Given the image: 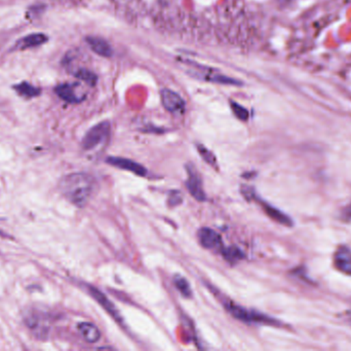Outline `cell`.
<instances>
[{"label": "cell", "mask_w": 351, "mask_h": 351, "mask_svg": "<svg viewBox=\"0 0 351 351\" xmlns=\"http://www.w3.org/2000/svg\"><path fill=\"white\" fill-rule=\"evenodd\" d=\"M88 291H90V294L92 295L93 298L96 299L97 302L113 317V319H117V321H121V317H119V311L115 308L114 305L110 302V301L107 299V297L105 296L103 293H101L100 291L97 290L96 288H93V286H90L88 288Z\"/></svg>", "instance_id": "obj_11"}, {"label": "cell", "mask_w": 351, "mask_h": 351, "mask_svg": "<svg viewBox=\"0 0 351 351\" xmlns=\"http://www.w3.org/2000/svg\"><path fill=\"white\" fill-rule=\"evenodd\" d=\"M106 162L117 168L123 169V170L131 171L139 177H146L147 175V169L142 166L139 163L134 162L129 159L119 158V157H109Z\"/></svg>", "instance_id": "obj_6"}, {"label": "cell", "mask_w": 351, "mask_h": 351, "mask_svg": "<svg viewBox=\"0 0 351 351\" xmlns=\"http://www.w3.org/2000/svg\"><path fill=\"white\" fill-rule=\"evenodd\" d=\"M198 152H199L200 156L202 157L204 161H206L208 164H210V166L217 167V159L216 157L214 156L212 152L208 150V148H204L202 144H198L197 146Z\"/></svg>", "instance_id": "obj_19"}, {"label": "cell", "mask_w": 351, "mask_h": 351, "mask_svg": "<svg viewBox=\"0 0 351 351\" xmlns=\"http://www.w3.org/2000/svg\"><path fill=\"white\" fill-rule=\"evenodd\" d=\"M342 218L344 220H351V204L343 210V214H342Z\"/></svg>", "instance_id": "obj_21"}, {"label": "cell", "mask_w": 351, "mask_h": 351, "mask_svg": "<svg viewBox=\"0 0 351 351\" xmlns=\"http://www.w3.org/2000/svg\"><path fill=\"white\" fill-rule=\"evenodd\" d=\"M78 331L84 340L88 343H95L100 340L101 333L96 326L90 323H82L78 325Z\"/></svg>", "instance_id": "obj_13"}, {"label": "cell", "mask_w": 351, "mask_h": 351, "mask_svg": "<svg viewBox=\"0 0 351 351\" xmlns=\"http://www.w3.org/2000/svg\"><path fill=\"white\" fill-rule=\"evenodd\" d=\"M187 172L188 179L186 181V185H187L188 191L197 201H204L206 194L202 188V179H200L199 174L196 172L193 165H188Z\"/></svg>", "instance_id": "obj_3"}, {"label": "cell", "mask_w": 351, "mask_h": 351, "mask_svg": "<svg viewBox=\"0 0 351 351\" xmlns=\"http://www.w3.org/2000/svg\"><path fill=\"white\" fill-rule=\"evenodd\" d=\"M75 78H77L78 80H82V82H86V84H90V86H95L97 82L96 74L94 72L90 71V70L88 69H80L78 71L75 72L74 74Z\"/></svg>", "instance_id": "obj_18"}, {"label": "cell", "mask_w": 351, "mask_h": 351, "mask_svg": "<svg viewBox=\"0 0 351 351\" xmlns=\"http://www.w3.org/2000/svg\"><path fill=\"white\" fill-rule=\"evenodd\" d=\"M229 313L235 317V319H239V321H247V323H270L271 319L268 317H264V315H260V313H254V311H247V309L243 308V307L239 306V305L232 304L227 306Z\"/></svg>", "instance_id": "obj_4"}, {"label": "cell", "mask_w": 351, "mask_h": 351, "mask_svg": "<svg viewBox=\"0 0 351 351\" xmlns=\"http://www.w3.org/2000/svg\"><path fill=\"white\" fill-rule=\"evenodd\" d=\"M198 240L204 249H216L220 247L222 240L220 235L210 228H202L197 233Z\"/></svg>", "instance_id": "obj_10"}, {"label": "cell", "mask_w": 351, "mask_h": 351, "mask_svg": "<svg viewBox=\"0 0 351 351\" xmlns=\"http://www.w3.org/2000/svg\"><path fill=\"white\" fill-rule=\"evenodd\" d=\"M222 255L224 259L231 264L237 263V262L241 261L245 257L241 249L237 247H226V249H223Z\"/></svg>", "instance_id": "obj_16"}, {"label": "cell", "mask_w": 351, "mask_h": 351, "mask_svg": "<svg viewBox=\"0 0 351 351\" xmlns=\"http://www.w3.org/2000/svg\"><path fill=\"white\" fill-rule=\"evenodd\" d=\"M231 109H232L233 113L237 115V119L241 120V121H247L249 119V111L239 103L231 101Z\"/></svg>", "instance_id": "obj_20"}, {"label": "cell", "mask_w": 351, "mask_h": 351, "mask_svg": "<svg viewBox=\"0 0 351 351\" xmlns=\"http://www.w3.org/2000/svg\"><path fill=\"white\" fill-rule=\"evenodd\" d=\"M80 84H69V82H65V84H58L55 88V93L63 99L64 101L68 103H80L84 100L86 96L84 95H78L77 88Z\"/></svg>", "instance_id": "obj_5"}, {"label": "cell", "mask_w": 351, "mask_h": 351, "mask_svg": "<svg viewBox=\"0 0 351 351\" xmlns=\"http://www.w3.org/2000/svg\"><path fill=\"white\" fill-rule=\"evenodd\" d=\"M174 284L176 288H177V290L179 291L184 297H186V298L191 297V288H190L189 284H188V282L185 278L179 275L175 276Z\"/></svg>", "instance_id": "obj_17"}, {"label": "cell", "mask_w": 351, "mask_h": 351, "mask_svg": "<svg viewBox=\"0 0 351 351\" xmlns=\"http://www.w3.org/2000/svg\"><path fill=\"white\" fill-rule=\"evenodd\" d=\"M160 96H162V102L165 109L171 113L183 111L185 107V101L183 100V98L170 89L162 90Z\"/></svg>", "instance_id": "obj_7"}, {"label": "cell", "mask_w": 351, "mask_h": 351, "mask_svg": "<svg viewBox=\"0 0 351 351\" xmlns=\"http://www.w3.org/2000/svg\"><path fill=\"white\" fill-rule=\"evenodd\" d=\"M16 94L20 95L23 98L31 99L38 97L41 95V89L33 86L28 82H21L12 87Z\"/></svg>", "instance_id": "obj_14"}, {"label": "cell", "mask_w": 351, "mask_h": 351, "mask_svg": "<svg viewBox=\"0 0 351 351\" xmlns=\"http://www.w3.org/2000/svg\"><path fill=\"white\" fill-rule=\"evenodd\" d=\"M86 41H88V45L90 49L98 54V55L102 56V57L109 58L112 56V49H111L109 43L106 41H104L100 37L90 36L86 37Z\"/></svg>", "instance_id": "obj_12"}, {"label": "cell", "mask_w": 351, "mask_h": 351, "mask_svg": "<svg viewBox=\"0 0 351 351\" xmlns=\"http://www.w3.org/2000/svg\"><path fill=\"white\" fill-rule=\"evenodd\" d=\"M110 133V124L103 122L88 130V133L82 139V148L86 150H94L107 139Z\"/></svg>", "instance_id": "obj_2"}, {"label": "cell", "mask_w": 351, "mask_h": 351, "mask_svg": "<svg viewBox=\"0 0 351 351\" xmlns=\"http://www.w3.org/2000/svg\"><path fill=\"white\" fill-rule=\"evenodd\" d=\"M49 36L45 33L37 32L31 33V34L26 35V36L22 37L16 41L14 47H12L14 49H32V47H40V45H45L49 41Z\"/></svg>", "instance_id": "obj_8"}, {"label": "cell", "mask_w": 351, "mask_h": 351, "mask_svg": "<svg viewBox=\"0 0 351 351\" xmlns=\"http://www.w3.org/2000/svg\"><path fill=\"white\" fill-rule=\"evenodd\" d=\"M95 181L90 174L77 172L66 175L60 181V190L68 201L78 207H84L92 197Z\"/></svg>", "instance_id": "obj_1"}, {"label": "cell", "mask_w": 351, "mask_h": 351, "mask_svg": "<svg viewBox=\"0 0 351 351\" xmlns=\"http://www.w3.org/2000/svg\"><path fill=\"white\" fill-rule=\"evenodd\" d=\"M334 265L346 275H351V251L348 247H340L334 255Z\"/></svg>", "instance_id": "obj_9"}, {"label": "cell", "mask_w": 351, "mask_h": 351, "mask_svg": "<svg viewBox=\"0 0 351 351\" xmlns=\"http://www.w3.org/2000/svg\"><path fill=\"white\" fill-rule=\"evenodd\" d=\"M264 210L266 214L272 218V220H276L280 224L286 225V226H292V222H291L290 218L286 216V214L280 212V210H276V208L271 207V206L267 205V204L263 203Z\"/></svg>", "instance_id": "obj_15"}]
</instances>
